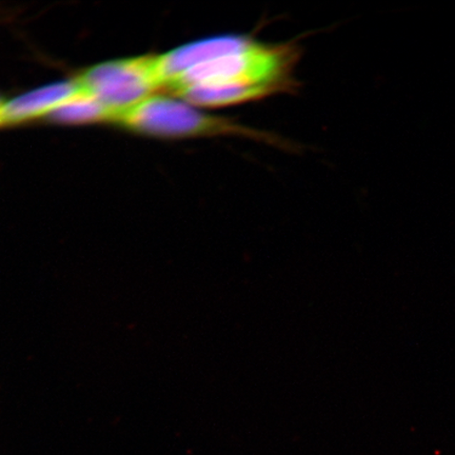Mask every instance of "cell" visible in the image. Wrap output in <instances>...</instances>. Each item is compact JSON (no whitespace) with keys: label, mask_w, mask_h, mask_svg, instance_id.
Instances as JSON below:
<instances>
[{"label":"cell","mask_w":455,"mask_h":455,"mask_svg":"<svg viewBox=\"0 0 455 455\" xmlns=\"http://www.w3.org/2000/svg\"><path fill=\"white\" fill-rule=\"evenodd\" d=\"M299 50L289 44L254 41L180 74L164 89L175 98L207 109L255 101L286 93L297 85Z\"/></svg>","instance_id":"1"},{"label":"cell","mask_w":455,"mask_h":455,"mask_svg":"<svg viewBox=\"0 0 455 455\" xmlns=\"http://www.w3.org/2000/svg\"><path fill=\"white\" fill-rule=\"evenodd\" d=\"M136 134L151 138L180 140L214 138V136H243L271 141L268 134L238 124L233 119L204 112L175 96L156 93L124 111L116 123Z\"/></svg>","instance_id":"2"},{"label":"cell","mask_w":455,"mask_h":455,"mask_svg":"<svg viewBox=\"0 0 455 455\" xmlns=\"http://www.w3.org/2000/svg\"><path fill=\"white\" fill-rule=\"evenodd\" d=\"M76 79L84 92L114 114V123L124 111L161 92L156 54L100 62L84 69Z\"/></svg>","instance_id":"3"},{"label":"cell","mask_w":455,"mask_h":455,"mask_svg":"<svg viewBox=\"0 0 455 455\" xmlns=\"http://www.w3.org/2000/svg\"><path fill=\"white\" fill-rule=\"evenodd\" d=\"M254 41L255 39L250 36L227 34V36L204 38L201 41L180 45L168 52L156 54V67L159 84H161V92L168 84L191 68L232 51L246 48Z\"/></svg>","instance_id":"4"},{"label":"cell","mask_w":455,"mask_h":455,"mask_svg":"<svg viewBox=\"0 0 455 455\" xmlns=\"http://www.w3.org/2000/svg\"><path fill=\"white\" fill-rule=\"evenodd\" d=\"M81 91L76 79L73 78L43 85L12 100H4L0 106V129L45 121L57 108Z\"/></svg>","instance_id":"5"},{"label":"cell","mask_w":455,"mask_h":455,"mask_svg":"<svg viewBox=\"0 0 455 455\" xmlns=\"http://www.w3.org/2000/svg\"><path fill=\"white\" fill-rule=\"evenodd\" d=\"M114 114L93 96L84 92L74 95L45 119L62 126H83V124H114Z\"/></svg>","instance_id":"6"},{"label":"cell","mask_w":455,"mask_h":455,"mask_svg":"<svg viewBox=\"0 0 455 455\" xmlns=\"http://www.w3.org/2000/svg\"><path fill=\"white\" fill-rule=\"evenodd\" d=\"M4 100V99H3L2 96H0V106H2Z\"/></svg>","instance_id":"7"}]
</instances>
